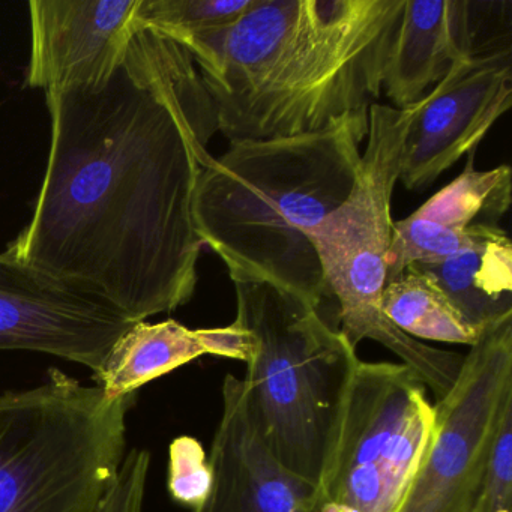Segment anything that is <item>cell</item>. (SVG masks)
Instances as JSON below:
<instances>
[{"instance_id":"obj_1","label":"cell","mask_w":512,"mask_h":512,"mask_svg":"<svg viewBox=\"0 0 512 512\" xmlns=\"http://www.w3.org/2000/svg\"><path fill=\"white\" fill-rule=\"evenodd\" d=\"M52 142L8 247L133 322L188 304L203 242L194 193L217 110L191 53L140 22L104 88L46 91Z\"/></svg>"},{"instance_id":"obj_2","label":"cell","mask_w":512,"mask_h":512,"mask_svg":"<svg viewBox=\"0 0 512 512\" xmlns=\"http://www.w3.org/2000/svg\"><path fill=\"white\" fill-rule=\"evenodd\" d=\"M404 0H253L233 25L184 38L229 142L314 133L368 112Z\"/></svg>"},{"instance_id":"obj_3","label":"cell","mask_w":512,"mask_h":512,"mask_svg":"<svg viewBox=\"0 0 512 512\" xmlns=\"http://www.w3.org/2000/svg\"><path fill=\"white\" fill-rule=\"evenodd\" d=\"M368 112L314 133L230 143L194 193L197 235L230 280L274 284L320 308L329 296L310 232L352 193Z\"/></svg>"},{"instance_id":"obj_4","label":"cell","mask_w":512,"mask_h":512,"mask_svg":"<svg viewBox=\"0 0 512 512\" xmlns=\"http://www.w3.org/2000/svg\"><path fill=\"white\" fill-rule=\"evenodd\" d=\"M233 286L235 323L253 341L242 379L251 415L272 455L317 484L356 349L301 296L259 281Z\"/></svg>"},{"instance_id":"obj_5","label":"cell","mask_w":512,"mask_h":512,"mask_svg":"<svg viewBox=\"0 0 512 512\" xmlns=\"http://www.w3.org/2000/svg\"><path fill=\"white\" fill-rule=\"evenodd\" d=\"M418 103L406 109L371 104L367 148L352 193L311 230L329 296L338 302V331L353 347L373 340L394 353L440 401L454 386L463 356L401 332L382 311L392 236V196Z\"/></svg>"},{"instance_id":"obj_6","label":"cell","mask_w":512,"mask_h":512,"mask_svg":"<svg viewBox=\"0 0 512 512\" xmlns=\"http://www.w3.org/2000/svg\"><path fill=\"white\" fill-rule=\"evenodd\" d=\"M133 397L52 370L0 394V512H95L125 458Z\"/></svg>"},{"instance_id":"obj_7","label":"cell","mask_w":512,"mask_h":512,"mask_svg":"<svg viewBox=\"0 0 512 512\" xmlns=\"http://www.w3.org/2000/svg\"><path fill=\"white\" fill-rule=\"evenodd\" d=\"M427 388L401 362L358 359L329 431L319 503L349 512H398L433 440Z\"/></svg>"},{"instance_id":"obj_8","label":"cell","mask_w":512,"mask_h":512,"mask_svg":"<svg viewBox=\"0 0 512 512\" xmlns=\"http://www.w3.org/2000/svg\"><path fill=\"white\" fill-rule=\"evenodd\" d=\"M512 410V317L482 332L454 386L434 403L424 463L398 512H472L487 482L500 422Z\"/></svg>"},{"instance_id":"obj_9","label":"cell","mask_w":512,"mask_h":512,"mask_svg":"<svg viewBox=\"0 0 512 512\" xmlns=\"http://www.w3.org/2000/svg\"><path fill=\"white\" fill-rule=\"evenodd\" d=\"M511 49L481 50L458 59L418 101L407 131L398 181L410 191L431 187L455 163L478 149L511 109Z\"/></svg>"},{"instance_id":"obj_10","label":"cell","mask_w":512,"mask_h":512,"mask_svg":"<svg viewBox=\"0 0 512 512\" xmlns=\"http://www.w3.org/2000/svg\"><path fill=\"white\" fill-rule=\"evenodd\" d=\"M133 320L107 302L0 253V350L46 353L100 370Z\"/></svg>"},{"instance_id":"obj_11","label":"cell","mask_w":512,"mask_h":512,"mask_svg":"<svg viewBox=\"0 0 512 512\" xmlns=\"http://www.w3.org/2000/svg\"><path fill=\"white\" fill-rule=\"evenodd\" d=\"M142 0H34L29 88H104L140 26Z\"/></svg>"},{"instance_id":"obj_12","label":"cell","mask_w":512,"mask_h":512,"mask_svg":"<svg viewBox=\"0 0 512 512\" xmlns=\"http://www.w3.org/2000/svg\"><path fill=\"white\" fill-rule=\"evenodd\" d=\"M223 410L208 458L214 475L208 500L194 512H314L316 484L272 455L254 422L242 379L227 373Z\"/></svg>"},{"instance_id":"obj_13","label":"cell","mask_w":512,"mask_h":512,"mask_svg":"<svg viewBox=\"0 0 512 512\" xmlns=\"http://www.w3.org/2000/svg\"><path fill=\"white\" fill-rule=\"evenodd\" d=\"M475 154L466 155L463 173L454 181L412 215L392 223L388 280L412 263L442 259L469 247L485 230L499 226L512 202L511 169L502 164L476 170Z\"/></svg>"},{"instance_id":"obj_14","label":"cell","mask_w":512,"mask_h":512,"mask_svg":"<svg viewBox=\"0 0 512 512\" xmlns=\"http://www.w3.org/2000/svg\"><path fill=\"white\" fill-rule=\"evenodd\" d=\"M467 0H404L392 40L383 91L395 109L421 101L458 59L479 52Z\"/></svg>"},{"instance_id":"obj_15","label":"cell","mask_w":512,"mask_h":512,"mask_svg":"<svg viewBox=\"0 0 512 512\" xmlns=\"http://www.w3.org/2000/svg\"><path fill=\"white\" fill-rule=\"evenodd\" d=\"M251 347V335L235 322L224 328L190 329L173 319L143 320L119 337L94 377L110 400H118L133 397L146 383L203 355L247 362Z\"/></svg>"},{"instance_id":"obj_16","label":"cell","mask_w":512,"mask_h":512,"mask_svg":"<svg viewBox=\"0 0 512 512\" xmlns=\"http://www.w3.org/2000/svg\"><path fill=\"white\" fill-rule=\"evenodd\" d=\"M409 266L430 277L479 332L512 317V244L500 226L449 256Z\"/></svg>"},{"instance_id":"obj_17","label":"cell","mask_w":512,"mask_h":512,"mask_svg":"<svg viewBox=\"0 0 512 512\" xmlns=\"http://www.w3.org/2000/svg\"><path fill=\"white\" fill-rule=\"evenodd\" d=\"M382 311L401 332L419 341L472 347L482 335L430 277L412 266L386 281Z\"/></svg>"},{"instance_id":"obj_18","label":"cell","mask_w":512,"mask_h":512,"mask_svg":"<svg viewBox=\"0 0 512 512\" xmlns=\"http://www.w3.org/2000/svg\"><path fill=\"white\" fill-rule=\"evenodd\" d=\"M253 0H142L139 20L175 41L233 25Z\"/></svg>"},{"instance_id":"obj_19","label":"cell","mask_w":512,"mask_h":512,"mask_svg":"<svg viewBox=\"0 0 512 512\" xmlns=\"http://www.w3.org/2000/svg\"><path fill=\"white\" fill-rule=\"evenodd\" d=\"M214 475L199 440L179 436L169 449V491L176 502L199 509L211 494Z\"/></svg>"},{"instance_id":"obj_20","label":"cell","mask_w":512,"mask_h":512,"mask_svg":"<svg viewBox=\"0 0 512 512\" xmlns=\"http://www.w3.org/2000/svg\"><path fill=\"white\" fill-rule=\"evenodd\" d=\"M151 455L133 449L125 455L115 484L95 512H143Z\"/></svg>"},{"instance_id":"obj_21","label":"cell","mask_w":512,"mask_h":512,"mask_svg":"<svg viewBox=\"0 0 512 512\" xmlns=\"http://www.w3.org/2000/svg\"><path fill=\"white\" fill-rule=\"evenodd\" d=\"M485 493L491 511H512V410L503 416L491 446Z\"/></svg>"},{"instance_id":"obj_22","label":"cell","mask_w":512,"mask_h":512,"mask_svg":"<svg viewBox=\"0 0 512 512\" xmlns=\"http://www.w3.org/2000/svg\"><path fill=\"white\" fill-rule=\"evenodd\" d=\"M472 512H491L490 503H488L487 494H482L479 502L476 503L475 509Z\"/></svg>"},{"instance_id":"obj_23","label":"cell","mask_w":512,"mask_h":512,"mask_svg":"<svg viewBox=\"0 0 512 512\" xmlns=\"http://www.w3.org/2000/svg\"><path fill=\"white\" fill-rule=\"evenodd\" d=\"M496 512H511V511H506V509H502V511H496Z\"/></svg>"}]
</instances>
